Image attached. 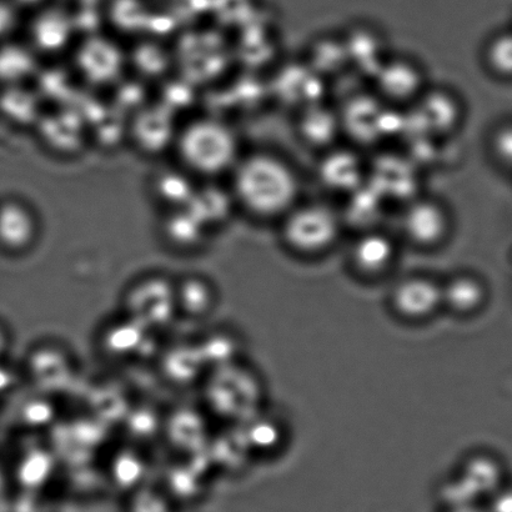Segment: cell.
<instances>
[{"label": "cell", "instance_id": "6da1fadb", "mask_svg": "<svg viewBox=\"0 0 512 512\" xmlns=\"http://www.w3.org/2000/svg\"><path fill=\"white\" fill-rule=\"evenodd\" d=\"M230 175L235 204L260 223L278 224L303 199L298 169L273 150L243 154Z\"/></svg>", "mask_w": 512, "mask_h": 512}, {"label": "cell", "instance_id": "7a4b0ae2", "mask_svg": "<svg viewBox=\"0 0 512 512\" xmlns=\"http://www.w3.org/2000/svg\"><path fill=\"white\" fill-rule=\"evenodd\" d=\"M276 225L280 243L301 259H319L333 252L346 230L341 209L321 199H301Z\"/></svg>", "mask_w": 512, "mask_h": 512}, {"label": "cell", "instance_id": "3957f363", "mask_svg": "<svg viewBox=\"0 0 512 512\" xmlns=\"http://www.w3.org/2000/svg\"><path fill=\"white\" fill-rule=\"evenodd\" d=\"M174 144L184 168L204 178L232 173L243 155L237 133L214 118H199L185 124L178 130Z\"/></svg>", "mask_w": 512, "mask_h": 512}, {"label": "cell", "instance_id": "277c9868", "mask_svg": "<svg viewBox=\"0 0 512 512\" xmlns=\"http://www.w3.org/2000/svg\"><path fill=\"white\" fill-rule=\"evenodd\" d=\"M399 239L419 252H435L450 242L455 217L449 204L434 195L418 194L403 204Z\"/></svg>", "mask_w": 512, "mask_h": 512}, {"label": "cell", "instance_id": "5b68a950", "mask_svg": "<svg viewBox=\"0 0 512 512\" xmlns=\"http://www.w3.org/2000/svg\"><path fill=\"white\" fill-rule=\"evenodd\" d=\"M128 318L148 331L168 329L179 318L175 280L163 274H149L135 280L124 294Z\"/></svg>", "mask_w": 512, "mask_h": 512}, {"label": "cell", "instance_id": "8992f818", "mask_svg": "<svg viewBox=\"0 0 512 512\" xmlns=\"http://www.w3.org/2000/svg\"><path fill=\"white\" fill-rule=\"evenodd\" d=\"M400 243L399 237L381 227L356 232L346 254L350 270L365 280L385 278L398 264Z\"/></svg>", "mask_w": 512, "mask_h": 512}, {"label": "cell", "instance_id": "52a82bcc", "mask_svg": "<svg viewBox=\"0 0 512 512\" xmlns=\"http://www.w3.org/2000/svg\"><path fill=\"white\" fill-rule=\"evenodd\" d=\"M388 303L406 323H425L444 309L441 280L424 273L406 275L391 288Z\"/></svg>", "mask_w": 512, "mask_h": 512}, {"label": "cell", "instance_id": "ba28073f", "mask_svg": "<svg viewBox=\"0 0 512 512\" xmlns=\"http://www.w3.org/2000/svg\"><path fill=\"white\" fill-rule=\"evenodd\" d=\"M373 77L376 97L389 105L415 104L428 89L424 68L405 55L386 58Z\"/></svg>", "mask_w": 512, "mask_h": 512}, {"label": "cell", "instance_id": "9c48e42d", "mask_svg": "<svg viewBox=\"0 0 512 512\" xmlns=\"http://www.w3.org/2000/svg\"><path fill=\"white\" fill-rule=\"evenodd\" d=\"M40 237V220L29 204L19 199L0 203V248L10 254L28 253Z\"/></svg>", "mask_w": 512, "mask_h": 512}, {"label": "cell", "instance_id": "30bf717a", "mask_svg": "<svg viewBox=\"0 0 512 512\" xmlns=\"http://www.w3.org/2000/svg\"><path fill=\"white\" fill-rule=\"evenodd\" d=\"M443 308L460 318L479 314L489 301V285L475 271L460 270L441 280Z\"/></svg>", "mask_w": 512, "mask_h": 512}, {"label": "cell", "instance_id": "8fae6325", "mask_svg": "<svg viewBox=\"0 0 512 512\" xmlns=\"http://www.w3.org/2000/svg\"><path fill=\"white\" fill-rule=\"evenodd\" d=\"M318 174L330 192L350 195L365 185L368 167L354 150L334 147L326 150Z\"/></svg>", "mask_w": 512, "mask_h": 512}, {"label": "cell", "instance_id": "7c38bea8", "mask_svg": "<svg viewBox=\"0 0 512 512\" xmlns=\"http://www.w3.org/2000/svg\"><path fill=\"white\" fill-rule=\"evenodd\" d=\"M78 68L89 82L105 84L119 77L124 58L114 43L92 38L82 45L77 55Z\"/></svg>", "mask_w": 512, "mask_h": 512}, {"label": "cell", "instance_id": "4fadbf2b", "mask_svg": "<svg viewBox=\"0 0 512 512\" xmlns=\"http://www.w3.org/2000/svg\"><path fill=\"white\" fill-rule=\"evenodd\" d=\"M28 366L32 380L39 385V393L49 396L50 391L67 385L74 371L69 353L57 345H43L33 350Z\"/></svg>", "mask_w": 512, "mask_h": 512}, {"label": "cell", "instance_id": "5bb4252c", "mask_svg": "<svg viewBox=\"0 0 512 512\" xmlns=\"http://www.w3.org/2000/svg\"><path fill=\"white\" fill-rule=\"evenodd\" d=\"M175 300L179 316L202 321L217 309L219 293L213 281L203 275L189 274L175 280Z\"/></svg>", "mask_w": 512, "mask_h": 512}, {"label": "cell", "instance_id": "9a60e30c", "mask_svg": "<svg viewBox=\"0 0 512 512\" xmlns=\"http://www.w3.org/2000/svg\"><path fill=\"white\" fill-rule=\"evenodd\" d=\"M414 105L431 133L453 132L463 120V107L458 95L448 89H426Z\"/></svg>", "mask_w": 512, "mask_h": 512}, {"label": "cell", "instance_id": "2e32d148", "mask_svg": "<svg viewBox=\"0 0 512 512\" xmlns=\"http://www.w3.org/2000/svg\"><path fill=\"white\" fill-rule=\"evenodd\" d=\"M298 133L305 144L321 150L335 147V140L343 133L338 110L321 103H314L300 109Z\"/></svg>", "mask_w": 512, "mask_h": 512}, {"label": "cell", "instance_id": "e0dca14e", "mask_svg": "<svg viewBox=\"0 0 512 512\" xmlns=\"http://www.w3.org/2000/svg\"><path fill=\"white\" fill-rule=\"evenodd\" d=\"M147 335H150V331L124 315L122 320H113L112 324L105 326L100 344L105 354L123 359L139 353Z\"/></svg>", "mask_w": 512, "mask_h": 512}, {"label": "cell", "instance_id": "ac0fdd59", "mask_svg": "<svg viewBox=\"0 0 512 512\" xmlns=\"http://www.w3.org/2000/svg\"><path fill=\"white\" fill-rule=\"evenodd\" d=\"M32 35L39 48L57 52L68 43L72 35V19L64 10L47 5L38 10L32 25Z\"/></svg>", "mask_w": 512, "mask_h": 512}, {"label": "cell", "instance_id": "d6986e66", "mask_svg": "<svg viewBox=\"0 0 512 512\" xmlns=\"http://www.w3.org/2000/svg\"><path fill=\"white\" fill-rule=\"evenodd\" d=\"M481 64L491 78L512 83V27L495 30L481 48Z\"/></svg>", "mask_w": 512, "mask_h": 512}, {"label": "cell", "instance_id": "ffe728a7", "mask_svg": "<svg viewBox=\"0 0 512 512\" xmlns=\"http://www.w3.org/2000/svg\"><path fill=\"white\" fill-rule=\"evenodd\" d=\"M147 461L139 451L122 450L114 455L109 465V480L125 495L147 484Z\"/></svg>", "mask_w": 512, "mask_h": 512}, {"label": "cell", "instance_id": "44dd1931", "mask_svg": "<svg viewBox=\"0 0 512 512\" xmlns=\"http://www.w3.org/2000/svg\"><path fill=\"white\" fill-rule=\"evenodd\" d=\"M205 225L192 210L180 209L165 224L164 235L168 243L180 252H193L203 242Z\"/></svg>", "mask_w": 512, "mask_h": 512}, {"label": "cell", "instance_id": "7402d4cb", "mask_svg": "<svg viewBox=\"0 0 512 512\" xmlns=\"http://www.w3.org/2000/svg\"><path fill=\"white\" fill-rule=\"evenodd\" d=\"M195 473L188 466H178V469L172 470L167 474V480L160 484L175 504L180 509L183 506L199 503L205 494V483L200 478L195 479Z\"/></svg>", "mask_w": 512, "mask_h": 512}, {"label": "cell", "instance_id": "603a6c76", "mask_svg": "<svg viewBox=\"0 0 512 512\" xmlns=\"http://www.w3.org/2000/svg\"><path fill=\"white\" fill-rule=\"evenodd\" d=\"M123 512H179L162 486L145 484L124 496Z\"/></svg>", "mask_w": 512, "mask_h": 512}, {"label": "cell", "instance_id": "cb8c5ba5", "mask_svg": "<svg viewBox=\"0 0 512 512\" xmlns=\"http://www.w3.org/2000/svg\"><path fill=\"white\" fill-rule=\"evenodd\" d=\"M52 468L53 463L50 461L49 454L45 451L32 450L19 461L17 478L25 489L35 491L42 489L50 479Z\"/></svg>", "mask_w": 512, "mask_h": 512}, {"label": "cell", "instance_id": "d4e9b609", "mask_svg": "<svg viewBox=\"0 0 512 512\" xmlns=\"http://www.w3.org/2000/svg\"><path fill=\"white\" fill-rule=\"evenodd\" d=\"M55 406L49 395L40 394L37 398L25 401L20 419L30 429L47 428L55 419Z\"/></svg>", "mask_w": 512, "mask_h": 512}, {"label": "cell", "instance_id": "484cf974", "mask_svg": "<svg viewBox=\"0 0 512 512\" xmlns=\"http://www.w3.org/2000/svg\"><path fill=\"white\" fill-rule=\"evenodd\" d=\"M30 69V58L24 49L15 45L0 48V80L14 82L22 79Z\"/></svg>", "mask_w": 512, "mask_h": 512}, {"label": "cell", "instance_id": "4316f807", "mask_svg": "<svg viewBox=\"0 0 512 512\" xmlns=\"http://www.w3.org/2000/svg\"><path fill=\"white\" fill-rule=\"evenodd\" d=\"M248 444L261 450L273 449L279 443V429L270 420H255L249 426Z\"/></svg>", "mask_w": 512, "mask_h": 512}, {"label": "cell", "instance_id": "83f0119b", "mask_svg": "<svg viewBox=\"0 0 512 512\" xmlns=\"http://www.w3.org/2000/svg\"><path fill=\"white\" fill-rule=\"evenodd\" d=\"M17 371L10 369L4 361H0V395L7 394L17 385Z\"/></svg>", "mask_w": 512, "mask_h": 512}, {"label": "cell", "instance_id": "f1b7e54d", "mask_svg": "<svg viewBox=\"0 0 512 512\" xmlns=\"http://www.w3.org/2000/svg\"><path fill=\"white\" fill-rule=\"evenodd\" d=\"M13 3L10 0H0V37L12 28L14 22Z\"/></svg>", "mask_w": 512, "mask_h": 512}, {"label": "cell", "instance_id": "f546056e", "mask_svg": "<svg viewBox=\"0 0 512 512\" xmlns=\"http://www.w3.org/2000/svg\"><path fill=\"white\" fill-rule=\"evenodd\" d=\"M14 5L22 8L42 9L49 5V0H10Z\"/></svg>", "mask_w": 512, "mask_h": 512}, {"label": "cell", "instance_id": "4dcf8cb0", "mask_svg": "<svg viewBox=\"0 0 512 512\" xmlns=\"http://www.w3.org/2000/svg\"><path fill=\"white\" fill-rule=\"evenodd\" d=\"M10 346V336L7 329L0 325V361H3L5 354L8 353Z\"/></svg>", "mask_w": 512, "mask_h": 512}, {"label": "cell", "instance_id": "1f68e13d", "mask_svg": "<svg viewBox=\"0 0 512 512\" xmlns=\"http://www.w3.org/2000/svg\"><path fill=\"white\" fill-rule=\"evenodd\" d=\"M77 2L85 5V7L93 8L95 5H99L100 3H108L109 0H77Z\"/></svg>", "mask_w": 512, "mask_h": 512}, {"label": "cell", "instance_id": "d6a6232c", "mask_svg": "<svg viewBox=\"0 0 512 512\" xmlns=\"http://www.w3.org/2000/svg\"><path fill=\"white\" fill-rule=\"evenodd\" d=\"M3 483H4V480H3L2 470H0V490H2V488H3Z\"/></svg>", "mask_w": 512, "mask_h": 512}]
</instances>
